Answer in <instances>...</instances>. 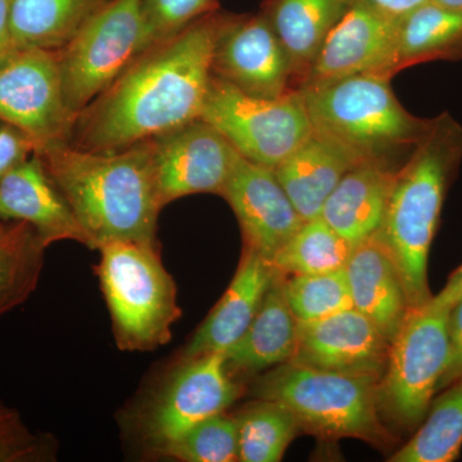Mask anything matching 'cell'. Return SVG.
I'll list each match as a JSON object with an SVG mask.
<instances>
[{
	"instance_id": "cell-5",
	"label": "cell",
	"mask_w": 462,
	"mask_h": 462,
	"mask_svg": "<svg viewBox=\"0 0 462 462\" xmlns=\"http://www.w3.org/2000/svg\"><path fill=\"white\" fill-rule=\"evenodd\" d=\"M379 380L288 361L258 375L251 394L284 404L300 428L316 436L384 445L389 436L379 409Z\"/></svg>"
},
{
	"instance_id": "cell-3",
	"label": "cell",
	"mask_w": 462,
	"mask_h": 462,
	"mask_svg": "<svg viewBox=\"0 0 462 462\" xmlns=\"http://www.w3.org/2000/svg\"><path fill=\"white\" fill-rule=\"evenodd\" d=\"M462 161V125L437 116L403 165L398 167L379 234L402 278L410 307L431 300L428 260L447 190Z\"/></svg>"
},
{
	"instance_id": "cell-29",
	"label": "cell",
	"mask_w": 462,
	"mask_h": 462,
	"mask_svg": "<svg viewBox=\"0 0 462 462\" xmlns=\"http://www.w3.org/2000/svg\"><path fill=\"white\" fill-rule=\"evenodd\" d=\"M354 248L318 216L302 224L272 264L287 276L333 273L346 269Z\"/></svg>"
},
{
	"instance_id": "cell-22",
	"label": "cell",
	"mask_w": 462,
	"mask_h": 462,
	"mask_svg": "<svg viewBox=\"0 0 462 462\" xmlns=\"http://www.w3.org/2000/svg\"><path fill=\"white\" fill-rule=\"evenodd\" d=\"M360 165L336 143L312 133L273 169L303 220L320 216L325 200L349 170Z\"/></svg>"
},
{
	"instance_id": "cell-31",
	"label": "cell",
	"mask_w": 462,
	"mask_h": 462,
	"mask_svg": "<svg viewBox=\"0 0 462 462\" xmlns=\"http://www.w3.org/2000/svg\"><path fill=\"white\" fill-rule=\"evenodd\" d=\"M160 457L184 462L239 461L236 416L223 412L200 421L166 447Z\"/></svg>"
},
{
	"instance_id": "cell-24",
	"label": "cell",
	"mask_w": 462,
	"mask_h": 462,
	"mask_svg": "<svg viewBox=\"0 0 462 462\" xmlns=\"http://www.w3.org/2000/svg\"><path fill=\"white\" fill-rule=\"evenodd\" d=\"M111 0H14L12 36L16 50L57 51Z\"/></svg>"
},
{
	"instance_id": "cell-27",
	"label": "cell",
	"mask_w": 462,
	"mask_h": 462,
	"mask_svg": "<svg viewBox=\"0 0 462 462\" xmlns=\"http://www.w3.org/2000/svg\"><path fill=\"white\" fill-rule=\"evenodd\" d=\"M411 439L391 462H452L462 448V376L438 392Z\"/></svg>"
},
{
	"instance_id": "cell-9",
	"label": "cell",
	"mask_w": 462,
	"mask_h": 462,
	"mask_svg": "<svg viewBox=\"0 0 462 462\" xmlns=\"http://www.w3.org/2000/svg\"><path fill=\"white\" fill-rule=\"evenodd\" d=\"M144 42V0H111L57 51L74 120L143 53Z\"/></svg>"
},
{
	"instance_id": "cell-28",
	"label": "cell",
	"mask_w": 462,
	"mask_h": 462,
	"mask_svg": "<svg viewBox=\"0 0 462 462\" xmlns=\"http://www.w3.org/2000/svg\"><path fill=\"white\" fill-rule=\"evenodd\" d=\"M234 416L242 462L281 461L300 430L294 413L276 401L254 398Z\"/></svg>"
},
{
	"instance_id": "cell-23",
	"label": "cell",
	"mask_w": 462,
	"mask_h": 462,
	"mask_svg": "<svg viewBox=\"0 0 462 462\" xmlns=\"http://www.w3.org/2000/svg\"><path fill=\"white\" fill-rule=\"evenodd\" d=\"M354 0H272L264 16L287 51L297 89L305 84L322 44Z\"/></svg>"
},
{
	"instance_id": "cell-36",
	"label": "cell",
	"mask_w": 462,
	"mask_h": 462,
	"mask_svg": "<svg viewBox=\"0 0 462 462\" xmlns=\"http://www.w3.org/2000/svg\"><path fill=\"white\" fill-rule=\"evenodd\" d=\"M12 5L14 0H0V60L17 51L12 36Z\"/></svg>"
},
{
	"instance_id": "cell-14",
	"label": "cell",
	"mask_w": 462,
	"mask_h": 462,
	"mask_svg": "<svg viewBox=\"0 0 462 462\" xmlns=\"http://www.w3.org/2000/svg\"><path fill=\"white\" fill-rule=\"evenodd\" d=\"M402 18L354 0L322 44L302 87L346 76L396 75Z\"/></svg>"
},
{
	"instance_id": "cell-21",
	"label": "cell",
	"mask_w": 462,
	"mask_h": 462,
	"mask_svg": "<svg viewBox=\"0 0 462 462\" xmlns=\"http://www.w3.org/2000/svg\"><path fill=\"white\" fill-rule=\"evenodd\" d=\"M397 170L382 162H364L349 170L322 206L325 223L355 247L378 233Z\"/></svg>"
},
{
	"instance_id": "cell-17",
	"label": "cell",
	"mask_w": 462,
	"mask_h": 462,
	"mask_svg": "<svg viewBox=\"0 0 462 462\" xmlns=\"http://www.w3.org/2000/svg\"><path fill=\"white\" fill-rule=\"evenodd\" d=\"M0 218L29 224L48 247L72 240L93 249L71 206L36 153L0 181Z\"/></svg>"
},
{
	"instance_id": "cell-25",
	"label": "cell",
	"mask_w": 462,
	"mask_h": 462,
	"mask_svg": "<svg viewBox=\"0 0 462 462\" xmlns=\"http://www.w3.org/2000/svg\"><path fill=\"white\" fill-rule=\"evenodd\" d=\"M462 60V12L425 3L401 21L397 71L431 60Z\"/></svg>"
},
{
	"instance_id": "cell-16",
	"label": "cell",
	"mask_w": 462,
	"mask_h": 462,
	"mask_svg": "<svg viewBox=\"0 0 462 462\" xmlns=\"http://www.w3.org/2000/svg\"><path fill=\"white\" fill-rule=\"evenodd\" d=\"M391 342L354 309L312 322H300L291 363L331 372L382 378Z\"/></svg>"
},
{
	"instance_id": "cell-34",
	"label": "cell",
	"mask_w": 462,
	"mask_h": 462,
	"mask_svg": "<svg viewBox=\"0 0 462 462\" xmlns=\"http://www.w3.org/2000/svg\"><path fill=\"white\" fill-rule=\"evenodd\" d=\"M36 151L38 144L29 134L14 125L0 121V181L32 157Z\"/></svg>"
},
{
	"instance_id": "cell-4",
	"label": "cell",
	"mask_w": 462,
	"mask_h": 462,
	"mask_svg": "<svg viewBox=\"0 0 462 462\" xmlns=\"http://www.w3.org/2000/svg\"><path fill=\"white\" fill-rule=\"evenodd\" d=\"M391 79L354 75L300 88L314 132L358 163L393 165L396 157L415 148L433 118L410 114L398 102Z\"/></svg>"
},
{
	"instance_id": "cell-10",
	"label": "cell",
	"mask_w": 462,
	"mask_h": 462,
	"mask_svg": "<svg viewBox=\"0 0 462 462\" xmlns=\"http://www.w3.org/2000/svg\"><path fill=\"white\" fill-rule=\"evenodd\" d=\"M242 388L227 370L224 354L178 360L162 384L142 404L135 430L143 445L160 456L182 434L238 400Z\"/></svg>"
},
{
	"instance_id": "cell-30",
	"label": "cell",
	"mask_w": 462,
	"mask_h": 462,
	"mask_svg": "<svg viewBox=\"0 0 462 462\" xmlns=\"http://www.w3.org/2000/svg\"><path fill=\"white\" fill-rule=\"evenodd\" d=\"M284 291L298 322L321 320L354 307L346 269L314 275H285Z\"/></svg>"
},
{
	"instance_id": "cell-6",
	"label": "cell",
	"mask_w": 462,
	"mask_h": 462,
	"mask_svg": "<svg viewBox=\"0 0 462 462\" xmlns=\"http://www.w3.org/2000/svg\"><path fill=\"white\" fill-rule=\"evenodd\" d=\"M96 273L121 351L147 352L167 345L181 318L178 289L160 245L109 242L100 245Z\"/></svg>"
},
{
	"instance_id": "cell-11",
	"label": "cell",
	"mask_w": 462,
	"mask_h": 462,
	"mask_svg": "<svg viewBox=\"0 0 462 462\" xmlns=\"http://www.w3.org/2000/svg\"><path fill=\"white\" fill-rule=\"evenodd\" d=\"M0 121L29 134L38 151L69 141L75 120L66 107L57 51L23 48L0 60Z\"/></svg>"
},
{
	"instance_id": "cell-18",
	"label": "cell",
	"mask_w": 462,
	"mask_h": 462,
	"mask_svg": "<svg viewBox=\"0 0 462 462\" xmlns=\"http://www.w3.org/2000/svg\"><path fill=\"white\" fill-rule=\"evenodd\" d=\"M276 270L252 249H243L229 287L194 331L178 360L208 354H225L245 333L256 316Z\"/></svg>"
},
{
	"instance_id": "cell-8",
	"label": "cell",
	"mask_w": 462,
	"mask_h": 462,
	"mask_svg": "<svg viewBox=\"0 0 462 462\" xmlns=\"http://www.w3.org/2000/svg\"><path fill=\"white\" fill-rule=\"evenodd\" d=\"M200 118L240 156L275 169L314 133L302 90L278 98L249 96L212 75Z\"/></svg>"
},
{
	"instance_id": "cell-20",
	"label": "cell",
	"mask_w": 462,
	"mask_h": 462,
	"mask_svg": "<svg viewBox=\"0 0 462 462\" xmlns=\"http://www.w3.org/2000/svg\"><path fill=\"white\" fill-rule=\"evenodd\" d=\"M284 278L276 272L248 329L225 352V364L234 378L261 375L293 357L300 322L288 305Z\"/></svg>"
},
{
	"instance_id": "cell-12",
	"label": "cell",
	"mask_w": 462,
	"mask_h": 462,
	"mask_svg": "<svg viewBox=\"0 0 462 462\" xmlns=\"http://www.w3.org/2000/svg\"><path fill=\"white\" fill-rule=\"evenodd\" d=\"M161 205L191 194L220 196L239 153L202 118L149 139Z\"/></svg>"
},
{
	"instance_id": "cell-7",
	"label": "cell",
	"mask_w": 462,
	"mask_h": 462,
	"mask_svg": "<svg viewBox=\"0 0 462 462\" xmlns=\"http://www.w3.org/2000/svg\"><path fill=\"white\" fill-rule=\"evenodd\" d=\"M449 309L434 297L412 307L389 345L379 380V409L382 416L404 430L420 427L445 373Z\"/></svg>"
},
{
	"instance_id": "cell-15",
	"label": "cell",
	"mask_w": 462,
	"mask_h": 462,
	"mask_svg": "<svg viewBox=\"0 0 462 462\" xmlns=\"http://www.w3.org/2000/svg\"><path fill=\"white\" fill-rule=\"evenodd\" d=\"M220 196L242 230L245 247L272 263L305 223L270 167L238 156Z\"/></svg>"
},
{
	"instance_id": "cell-38",
	"label": "cell",
	"mask_w": 462,
	"mask_h": 462,
	"mask_svg": "<svg viewBox=\"0 0 462 462\" xmlns=\"http://www.w3.org/2000/svg\"><path fill=\"white\" fill-rule=\"evenodd\" d=\"M437 302L451 307L462 297V264L449 276L447 284L437 296H433Z\"/></svg>"
},
{
	"instance_id": "cell-37",
	"label": "cell",
	"mask_w": 462,
	"mask_h": 462,
	"mask_svg": "<svg viewBox=\"0 0 462 462\" xmlns=\"http://www.w3.org/2000/svg\"><path fill=\"white\" fill-rule=\"evenodd\" d=\"M363 2L370 3L388 14H394L397 17H404L412 12L413 9L420 7L430 0H363Z\"/></svg>"
},
{
	"instance_id": "cell-35",
	"label": "cell",
	"mask_w": 462,
	"mask_h": 462,
	"mask_svg": "<svg viewBox=\"0 0 462 462\" xmlns=\"http://www.w3.org/2000/svg\"><path fill=\"white\" fill-rule=\"evenodd\" d=\"M448 339V361L438 384V392L448 387L462 376V297L449 309Z\"/></svg>"
},
{
	"instance_id": "cell-39",
	"label": "cell",
	"mask_w": 462,
	"mask_h": 462,
	"mask_svg": "<svg viewBox=\"0 0 462 462\" xmlns=\"http://www.w3.org/2000/svg\"><path fill=\"white\" fill-rule=\"evenodd\" d=\"M440 7L452 9V11L462 12V0H430Z\"/></svg>"
},
{
	"instance_id": "cell-26",
	"label": "cell",
	"mask_w": 462,
	"mask_h": 462,
	"mask_svg": "<svg viewBox=\"0 0 462 462\" xmlns=\"http://www.w3.org/2000/svg\"><path fill=\"white\" fill-rule=\"evenodd\" d=\"M47 249L29 224L0 218V318L36 291Z\"/></svg>"
},
{
	"instance_id": "cell-32",
	"label": "cell",
	"mask_w": 462,
	"mask_h": 462,
	"mask_svg": "<svg viewBox=\"0 0 462 462\" xmlns=\"http://www.w3.org/2000/svg\"><path fill=\"white\" fill-rule=\"evenodd\" d=\"M217 9V0H144V51L169 41Z\"/></svg>"
},
{
	"instance_id": "cell-33",
	"label": "cell",
	"mask_w": 462,
	"mask_h": 462,
	"mask_svg": "<svg viewBox=\"0 0 462 462\" xmlns=\"http://www.w3.org/2000/svg\"><path fill=\"white\" fill-rule=\"evenodd\" d=\"M56 457V443L27 427L14 407L0 401V462H44Z\"/></svg>"
},
{
	"instance_id": "cell-19",
	"label": "cell",
	"mask_w": 462,
	"mask_h": 462,
	"mask_svg": "<svg viewBox=\"0 0 462 462\" xmlns=\"http://www.w3.org/2000/svg\"><path fill=\"white\" fill-rule=\"evenodd\" d=\"M346 275L354 309L391 342L411 307L397 264L379 231L356 245Z\"/></svg>"
},
{
	"instance_id": "cell-13",
	"label": "cell",
	"mask_w": 462,
	"mask_h": 462,
	"mask_svg": "<svg viewBox=\"0 0 462 462\" xmlns=\"http://www.w3.org/2000/svg\"><path fill=\"white\" fill-rule=\"evenodd\" d=\"M212 75L261 98L297 89L287 51L263 14H226L215 42Z\"/></svg>"
},
{
	"instance_id": "cell-2",
	"label": "cell",
	"mask_w": 462,
	"mask_h": 462,
	"mask_svg": "<svg viewBox=\"0 0 462 462\" xmlns=\"http://www.w3.org/2000/svg\"><path fill=\"white\" fill-rule=\"evenodd\" d=\"M62 191L91 248L109 242L158 245V197L151 143L91 152L56 142L36 152Z\"/></svg>"
},
{
	"instance_id": "cell-1",
	"label": "cell",
	"mask_w": 462,
	"mask_h": 462,
	"mask_svg": "<svg viewBox=\"0 0 462 462\" xmlns=\"http://www.w3.org/2000/svg\"><path fill=\"white\" fill-rule=\"evenodd\" d=\"M225 18L217 11L207 14L139 54L76 117L67 142L85 151H116L200 118Z\"/></svg>"
}]
</instances>
